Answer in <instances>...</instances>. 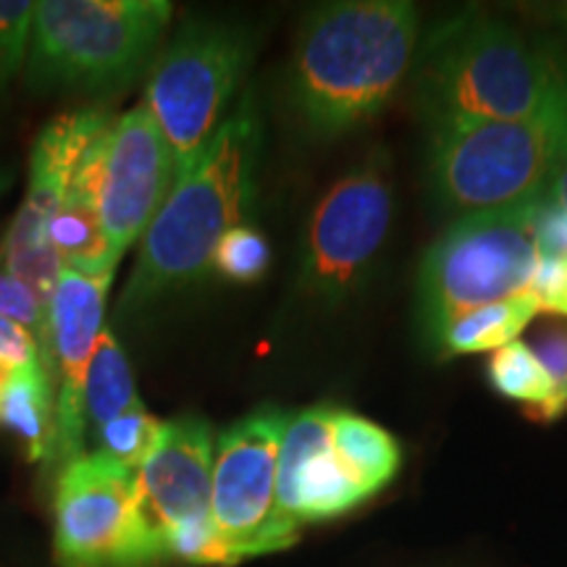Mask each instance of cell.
I'll return each mask as SVG.
<instances>
[{
  "mask_svg": "<svg viewBox=\"0 0 567 567\" xmlns=\"http://www.w3.org/2000/svg\"><path fill=\"white\" fill-rule=\"evenodd\" d=\"M252 59V32L221 19L184 21L163 48L142 103L172 147L176 176L200 158L221 130Z\"/></svg>",
  "mask_w": 567,
  "mask_h": 567,
  "instance_id": "cell-7",
  "label": "cell"
},
{
  "mask_svg": "<svg viewBox=\"0 0 567 567\" xmlns=\"http://www.w3.org/2000/svg\"><path fill=\"white\" fill-rule=\"evenodd\" d=\"M563 318H567V305H565V313H563Z\"/></svg>",
  "mask_w": 567,
  "mask_h": 567,
  "instance_id": "cell-30",
  "label": "cell"
},
{
  "mask_svg": "<svg viewBox=\"0 0 567 567\" xmlns=\"http://www.w3.org/2000/svg\"><path fill=\"white\" fill-rule=\"evenodd\" d=\"M9 187H11V174L6 172V168H0V197L9 193Z\"/></svg>",
  "mask_w": 567,
  "mask_h": 567,
  "instance_id": "cell-29",
  "label": "cell"
},
{
  "mask_svg": "<svg viewBox=\"0 0 567 567\" xmlns=\"http://www.w3.org/2000/svg\"><path fill=\"white\" fill-rule=\"evenodd\" d=\"M538 203L460 216L425 252L417 279V318L431 347L460 316L526 292L544 260Z\"/></svg>",
  "mask_w": 567,
  "mask_h": 567,
  "instance_id": "cell-6",
  "label": "cell"
},
{
  "mask_svg": "<svg viewBox=\"0 0 567 567\" xmlns=\"http://www.w3.org/2000/svg\"><path fill=\"white\" fill-rule=\"evenodd\" d=\"M213 431L200 415H179L163 423L137 478L140 513L163 551L174 528L210 517ZM166 557V555H163Z\"/></svg>",
  "mask_w": 567,
  "mask_h": 567,
  "instance_id": "cell-14",
  "label": "cell"
},
{
  "mask_svg": "<svg viewBox=\"0 0 567 567\" xmlns=\"http://www.w3.org/2000/svg\"><path fill=\"white\" fill-rule=\"evenodd\" d=\"M51 245L61 266L84 276H113L118 260L111 250L95 203L71 184L51 221Z\"/></svg>",
  "mask_w": 567,
  "mask_h": 567,
  "instance_id": "cell-17",
  "label": "cell"
},
{
  "mask_svg": "<svg viewBox=\"0 0 567 567\" xmlns=\"http://www.w3.org/2000/svg\"><path fill=\"white\" fill-rule=\"evenodd\" d=\"M142 400L134 384L130 360L109 329L97 337L95 352H92L87 381H84V421L87 431L103 429L113 417L140 408Z\"/></svg>",
  "mask_w": 567,
  "mask_h": 567,
  "instance_id": "cell-20",
  "label": "cell"
},
{
  "mask_svg": "<svg viewBox=\"0 0 567 567\" xmlns=\"http://www.w3.org/2000/svg\"><path fill=\"white\" fill-rule=\"evenodd\" d=\"M563 17H565V21H567V11H563Z\"/></svg>",
  "mask_w": 567,
  "mask_h": 567,
  "instance_id": "cell-31",
  "label": "cell"
},
{
  "mask_svg": "<svg viewBox=\"0 0 567 567\" xmlns=\"http://www.w3.org/2000/svg\"><path fill=\"white\" fill-rule=\"evenodd\" d=\"M392 213V168L379 147L318 197L302 237L300 292L339 305L363 289L386 245Z\"/></svg>",
  "mask_w": 567,
  "mask_h": 567,
  "instance_id": "cell-8",
  "label": "cell"
},
{
  "mask_svg": "<svg viewBox=\"0 0 567 567\" xmlns=\"http://www.w3.org/2000/svg\"><path fill=\"white\" fill-rule=\"evenodd\" d=\"M334 408H308L289 415L279 450V509L300 528L326 520L368 499L331 444Z\"/></svg>",
  "mask_w": 567,
  "mask_h": 567,
  "instance_id": "cell-15",
  "label": "cell"
},
{
  "mask_svg": "<svg viewBox=\"0 0 567 567\" xmlns=\"http://www.w3.org/2000/svg\"><path fill=\"white\" fill-rule=\"evenodd\" d=\"M486 379L496 394L523 402L528 417L547 408L555 392L549 373L544 371L526 342H509L492 352L486 363Z\"/></svg>",
  "mask_w": 567,
  "mask_h": 567,
  "instance_id": "cell-21",
  "label": "cell"
},
{
  "mask_svg": "<svg viewBox=\"0 0 567 567\" xmlns=\"http://www.w3.org/2000/svg\"><path fill=\"white\" fill-rule=\"evenodd\" d=\"M53 386L45 365H27L9 373L0 389V425L21 439L27 457H53Z\"/></svg>",
  "mask_w": 567,
  "mask_h": 567,
  "instance_id": "cell-16",
  "label": "cell"
},
{
  "mask_svg": "<svg viewBox=\"0 0 567 567\" xmlns=\"http://www.w3.org/2000/svg\"><path fill=\"white\" fill-rule=\"evenodd\" d=\"M538 313H542V305L530 289L507 297V300L484 305V308L460 316L436 342V352L442 358L496 352L509 342H517V334H523Z\"/></svg>",
  "mask_w": 567,
  "mask_h": 567,
  "instance_id": "cell-18",
  "label": "cell"
},
{
  "mask_svg": "<svg viewBox=\"0 0 567 567\" xmlns=\"http://www.w3.org/2000/svg\"><path fill=\"white\" fill-rule=\"evenodd\" d=\"M413 97L429 126L530 118L567 103V61L505 21L463 13L423 42Z\"/></svg>",
  "mask_w": 567,
  "mask_h": 567,
  "instance_id": "cell-3",
  "label": "cell"
},
{
  "mask_svg": "<svg viewBox=\"0 0 567 567\" xmlns=\"http://www.w3.org/2000/svg\"><path fill=\"white\" fill-rule=\"evenodd\" d=\"M113 276H84L63 268L48 308L51 363L55 360L59 396L53 413V460L63 465L84 455V381L97 337L103 334L105 297Z\"/></svg>",
  "mask_w": 567,
  "mask_h": 567,
  "instance_id": "cell-13",
  "label": "cell"
},
{
  "mask_svg": "<svg viewBox=\"0 0 567 567\" xmlns=\"http://www.w3.org/2000/svg\"><path fill=\"white\" fill-rule=\"evenodd\" d=\"M176 182L174 153L145 103L111 122L76 168L74 187L95 203L116 258L151 229Z\"/></svg>",
  "mask_w": 567,
  "mask_h": 567,
  "instance_id": "cell-11",
  "label": "cell"
},
{
  "mask_svg": "<svg viewBox=\"0 0 567 567\" xmlns=\"http://www.w3.org/2000/svg\"><path fill=\"white\" fill-rule=\"evenodd\" d=\"M53 520L61 567H153L166 559L140 513L134 471L103 452L61 467Z\"/></svg>",
  "mask_w": 567,
  "mask_h": 567,
  "instance_id": "cell-9",
  "label": "cell"
},
{
  "mask_svg": "<svg viewBox=\"0 0 567 567\" xmlns=\"http://www.w3.org/2000/svg\"><path fill=\"white\" fill-rule=\"evenodd\" d=\"M289 413L260 408L218 436L210 517L234 563L292 547L297 530L279 509V450Z\"/></svg>",
  "mask_w": 567,
  "mask_h": 567,
  "instance_id": "cell-10",
  "label": "cell"
},
{
  "mask_svg": "<svg viewBox=\"0 0 567 567\" xmlns=\"http://www.w3.org/2000/svg\"><path fill=\"white\" fill-rule=\"evenodd\" d=\"M161 431V421L147 413L145 402L140 408L130 410V413L113 417L111 423H105L103 429L92 431V439H95L97 450L103 455H109L118 463L132 467H137L145 463V457L151 455L155 439H158Z\"/></svg>",
  "mask_w": 567,
  "mask_h": 567,
  "instance_id": "cell-22",
  "label": "cell"
},
{
  "mask_svg": "<svg viewBox=\"0 0 567 567\" xmlns=\"http://www.w3.org/2000/svg\"><path fill=\"white\" fill-rule=\"evenodd\" d=\"M0 318L24 326L30 334H34L48 360H51V323H48V305H42L38 295L19 281L17 276L6 271L0 264ZM53 368V363H51Z\"/></svg>",
  "mask_w": 567,
  "mask_h": 567,
  "instance_id": "cell-25",
  "label": "cell"
},
{
  "mask_svg": "<svg viewBox=\"0 0 567 567\" xmlns=\"http://www.w3.org/2000/svg\"><path fill=\"white\" fill-rule=\"evenodd\" d=\"M567 163V103L515 122L429 126V187L455 216L542 203Z\"/></svg>",
  "mask_w": 567,
  "mask_h": 567,
  "instance_id": "cell-4",
  "label": "cell"
},
{
  "mask_svg": "<svg viewBox=\"0 0 567 567\" xmlns=\"http://www.w3.org/2000/svg\"><path fill=\"white\" fill-rule=\"evenodd\" d=\"M260 158V122L250 97L213 134L200 158L176 176L172 193L142 237L118 313H142L163 297L184 292L210 271L216 245L247 224Z\"/></svg>",
  "mask_w": 567,
  "mask_h": 567,
  "instance_id": "cell-2",
  "label": "cell"
},
{
  "mask_svg": "<svg viewBox=\"0 0 567 567\" xmlns=\"http://www.w3.org/2000/svg\"><path fill=\"white\" fill-rule=\"evenodd\" d=\"M111 122V113L103 109L71 111L48 124L34 140L24 203L0 247V264L11 276L24 281L48 308L63 271L48 237L51 221L74 182L82 158Z\"/></svg>",
  "mask_w": 567,
  "mask_h": 567,
  "instance_id": "cell-12",
  "label": "cell"
},
{
  "mask_svg": "<svg viewBox=\"0 0 567 567\" xmlns=\"http://www.w3.org/2000/svg\"><path fill=\"white\" fill-rule=\"evenodd\" d=\"M417 13L400 0H350L308 13L289 66V103L313 140L379 118L415 63Z\"/></svg>",
  "mask_w": 567,
  "mask_h": 567,
  "instance_id": "cell-1",
  "label": "cell"
},
{
  "mask_svg": "<svg viewBox=\"0 0 567 567\" xmlns=\"http://www.w3.org/2000/svg\"><path fill=\"white\" fill-rule=\"evenodd\" d=\"M34 3L0 0V90L19 74L30 51Z\"/></svg>",
  "mask_w": 567,
  "mask_h": 567,
  "instance_id": "cell-26",
  "label": "cell"
},
{
  "mask_svg": "<svg viewBox=\"0 0 567 567\" xmlns=\"http://www.w3.org/2000/svg\"><path fill=\"white\" fill-rule=\"evenodd\" d=\"M331 444L337 457L342 460L350 476L363 486L371 496L384 488L394 478L400 467V444L386 429L368 421L363 415H354L350 410H337L331 415Z\"/></svg>",
  "mask_w": 567,
  "mask_h": 567,
  "instance_id": "cell-19",
  "label": "cell"
},
{
  "mask_svg": "<svg viewBox=\"0 0 567 567\" xmlns=\"http://www.w3.org/2000/svg\"><path fill=\"white\" fill-rule=\"evenodd\" d=\"M544 371L549 373L551 392L549 405L538 410L534 421L551 423L567 413V318L547 316L542 323L534 326V334L526 342Z\"/></svg>",
  "mask_w": 567,
  "mask_h": 567,
  "instance_id": "cell-24",
  "label": "cell"
},
{
  "mask_svg": "<svg viewBox=\"0 0 567 567\" xmlns=\"http://www.w3.org/2000/svg\"><path fill=\"white\" fill-rule=\"evenodd\" d=\"M547 200L555 203L557 208H563L567 213V163L563 166V172L557 174L555 184H551V189L547 193Z\"/></svg>",
  "mask_w": 567,
  "mask_h": 567,
  "instance_id": "cell-28",
  "label": "cell"
},
{
  "mask_svg": "<svg viewBox=\"0 0 567 567\" xmlns=\"http://www.w3.org/2000/svg\"><path fill=\"white\" fill-rule=\"evenodd\" d=\"M271 266V247L266 237L250 224L234 226L213 250L210 268L234 284L260 281Z\"/></svg>",
  "mask_w": 567,
  "mask_h": 567,
  "instance_id": "cell-23",
  "label": "cell"
},
{
  "mask_svg": "<svg viewBox=\"0 0 567 567\" xmlns=\"http://www.w3.org/2000/svg\"><path fill=\"white\" fill-rule=\"evenodd\" d=\"M0 365L9 368V371L27 365H45L53 373L51 360H48L34 334H30L24 326L6 321V318H0Z\"/></svg>",
  "mask_w": 567,
  "mask_h": 567,
  "instance_id": "cell-27",
  "label": "cell"
},
{
  "mask_svg": "<svg viewBox=\"0 0 567 567\" xmlns=\"http://www.w3.org/2000/svg\"><path fill=\"white\" fill-rule=\"evenodd\" d=\"M166 0L34 3L27 80L34 90H116L130 84L166 38Z\"/></svg>",
  "mask_w": 567,
  "mask_h": 567,
  "instance_id": "cell-5",
  "label": "cell"
}]
</instances>
